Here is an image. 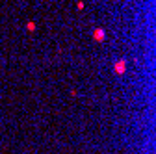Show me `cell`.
<instances>
[{"instance_id":"6da1fadb","label":"cell","mask_w":156,"mask_h":154,"mask_svg":"<svg viewBox=\"0 0 156 154\" xmlns=\"http://www.w3.org/2000/svg\"><path fill=\"white\" fill-rule=\"evenodd\" d=\"M115 69H117V72L121 74V72H123V69H125V61H119V63L115 65Z\"/></svg>"},{"instance_id":"7a4b0ae2","label":"cell","mask_w":156,"mask_h":154,"mask_svg":"<svg viewBox=\"0 0 156 154\" xmlns=\"http://www.w3.org/2000/svg\"><path fill=\"white\" fill-rule=\"evenodd\" d=\"M95 37H97V39H102V37H104V32H102V30H97V32H95Z\"/></svg>"}]
</instances>
